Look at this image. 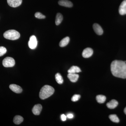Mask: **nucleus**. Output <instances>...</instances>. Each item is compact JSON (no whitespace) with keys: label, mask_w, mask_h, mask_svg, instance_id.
<instances>
[{"label":"nucleus","mask_w":126,"mask_h":126,"mask_svg":"<svg viewBox=\"0 0 126 126\" xmlns=\"http://www.w3.org/2000/svg\"><path fill=\"white\" fill-rule=\"evenodd\" d=\"M119 14L121 15L126 14V0H124L122 2L119 8Z\"/></svg>","instance_id":"6e6552de"},{"label":"nucleus","mask_w":126,"mask_h":126,"mask_svg":"<svg viewBox=\"0 0 126 126\" xmlns=\"http://www.w3.org/2000/svg\"><path fill=\"white\" fill-rule=\"evenodd\" d=\"M11 90L16 93L19 94L22 92V89L20 86L15 84H11L9 86Z\"/></svg>","instance_id":"9d476101"},{"label":"nucleus","mask_w":126,"mask_h":126,"mask_svg":"<svg viewBox=\"0 0 126 126\" xmlns=\"http://www.w3.org/2000/svg\"><path fill=\"white\" fill-rule=\"evenodd\" d=\"M3 36L5 39L14 40L18 39L20 37V34L18 32L14 30H9L6 31Z\"/></svg>","instance_id":"7ed1b4c3"},{"label":"nucleus","mask_w":126,"mask_h":126,"mask_svg":"<svg viewBox=\"0 0 126 126\" xmlns=\"http://www.w3.org/2000/svg\"><path fill=\"white\" fill-rule=\"evenodd\" d=\"M93 28L94 32L98 35H101L103 33V30L101 27L98 24L94 23L93 25Z\"/></svg>","instance_id":"1a4fd4ad"},{"label":"nucleus","mask_w":126,"mask_h":126,"mask_svg":"<svg viewBox=\"0 0 126 126\" xmlns=\"http://www.w3.org/2000/svg\"><path fill=\"white\" fill-rule=\"evenodd\" d=\"M35 16L36 18L39 19H45L46 16L39 12H37L35 14Z\"/></svg>","instance_id":"4be33fe9"},{"label":"nucleus","mask_w":126,"mask_h":126,"mask_svg":"<svg viewBox=\"0 0 126 126\" xmlns=\"http://www.w3.org/2000/svg\"><path fill=\"white\" fill-rule=\"evenodd\" d=\"M118 105V102L116 100L112 99L107 104V107L110 109L116 108Z\"/></svg>","instance_id":"4468645a"},{"label":"nucleus","mask_w":126,"mask_h":126,"mask_svg":"<svg viewBox=\"0 0 126 126\" xmlns=\"http://www.w3.org/2000/svg\"><path fill=\"white\" fill-rule=\"evenodd\" d=\"M69 41H70V38L68 36L65 37V38L63 39L60 42V46L62 47H65L68 44Z\"/></svg>","instance_id":"dca6fc26"},{"label":"nucleus","mask_w":126,"mask_h":126,"mask_svg":"<svg viewBox=\"0 0 126 126\" xmlns=\"http://www.w3.org/2000/svg\"><path fill=\"white\" fill-rule=\"evenodd\" d=\"M93 53V50L91 48H87L83 51L82 55L84 58H89L91 57Z\"/></svg>","instance_id":"0eeeda50"},{"label":"nucleus","mask_w":126,"mask_h":126,"mask_svg":"<svg viewBox=\"0 0 126 126\" xmlns=\"http://www.w3.org/2000/svg\"><path fill=\"white\" fill-rule=\"evenodd\" d=\"M109 118H110V119L113 122L116 123L119 122V118L116 115L114 114V115H110L109 116Z\"/></svg>","instance_id":"412c9836"},{"label":"nucleus","mask_w":126,"mask_h":126,"mask_svg":"<svg viewBox=\"0 0 126 126\" xmlns=\"http://www.w3.org/2000/svg\"><path fill=\"white\" fill-rule=\"evenodd\" d=\"M80 68L77 66H73L68 70V73L75 74L81 72Z\"/></svg>","instance_id":"2eb2a0df"},{"label":"nucleus","mask_w":126,"mask_h":126,"mask_svg":"<svg viewBox=\"0 0 126 126\" xmlns=\"http://www.w3.org/2000/svg\"><path fill=\"white\" fill-rule=\"evenodd\" d=\"M37 42L36 37L34 35H32L30 37V40L28 43V45L30 48L31 49H35L37 47Z\"/></svg>","instance_id":"39448f33"},{"label":"nucleus","mask_w":126,"mask_h":126,"mask_svg":"<svg viewBox=\"0 0 126 126\" xmlns=\"http://www.w3.org/2000/svg\"><path fill=\"white\" fill-rule=\"evenodd\" d=\"M67 119V116L64 114L61 115V119L63 121H65Z\"/></svg>","instance_id":"393cba45"},{"label":"nucleus","mask_w":126,"mask_h":126,"mask_svg":"<svg viewBox=\"0 0 126 126\" xmlns=\"http://www.w3.org/2000/svg\"><path fill=\"white\" fill-rule=\"evenodd\" d=\"M23 120L24 119L22 117L20 116L17 115L15 116L14 118V122L15 124L18 125L21 124L23 121Z\"/></svg>","instance_id":"a211bd4d"},{"label":"nucleus","mask_w":126,"mask_h":126,"mask_svg":"<svg viewBox=\"0 0 126 126\" xmlns=\"http://www.w3.org/2000/svg\"><path fill=\"white\" fill-rule=\"evenodd\" d=\"M97 102L99 103H103L106 101V97L103 95H98L96 97Z\"/></svg>","instance_id":"6ab92c4d"},{"label":"nucleus","mask_w":126,"mask_h":126,"mask_svg":"<svg viewBox=\"0 0 126 126\" xmlns=\"http://www.w3.org/2000/svg\"><path fill=\"white\" fill-rule=\"evenodd\" d=\"M67 117L69 119H72L74 117V115L72 113H69L67 115Z\"/></svg>","instance_id":"a878e982"},{"label":"nucleus","mask_w":126,"mask_h":126,"mask_svg":"<svg viewBox=\"0 0 126 126\" xmlns=\"http://www.w3.org/2000/svg\"><path fill=\"white\" fill-rule=\"evenodd\" d=\"M67 77L71 82H76L78 79L79 75L76 73H68Z\"/></svg>","instance_id":"ddd939ff"},{"label":"nucleus","mask_w":126,"mask_h":126,"mask_svg":"<svg viewBox=\"0 0 126 126\" xmlns=\"http://www.w3.org/2000/svg\"><path fill=\"white\" fill-rule=\"evenodd\" d=\"M7 2L10 6L16 7L21 5L22 0H7Z\"/></svg>","instance_id":"423d86ee"},{"label":"nucleus","mask_w":126,"mask_h":126,"mask_svg":"<svg viewBox=\"0 0 126 126\" xmlns=\"http://www.w3.org/2000/svg\"><path fill=\"white\" fill-rule=\"evenodd\" d=\"M2 63V65L5 67H11L15 65V61L13 58L7 57L3 60Z\"/></svg>","instance_id":"20e7f679"},{"label":"nucleus","mask_w":126,"mask_h":126,"mask_svg":"<svg viewBox=\"0 0 126 126\" xmlns=\"http://www.w3.org/2000/svg\"><path fill=\"white\" fill-rule=\"evenodd\" d=\"M63 17L62 14L58 13L56 14V19H55V24L56 25H59L61 24L63 20Z\"/></svg>","instance_id":"f3484780"},{"label":"nucleus","mask_w":126,"mask_h":126,"mask_svg":"<svg viewBox=\"0 0 126 126\" xmlns=\"http://www.w3.org/2000/svg\"><path fill=\"white\" fill-rule=\"evenodd\" d=\"M53 88L49 85H45L41 88L39 93L41 99H45L52 96L54 92Z\"/></svg>","instance_id":"f03ea898"},{"label":"nucleus","mask_w":126,"mask_h":126,"mask_svg":"<svg viewBox=\"0 0 126 126\" xmlns=\"http://www.w3.org/2000/svg\"><path fill=\"white\" fill-rule=\"evenodd\" d=\"M42 109V106L40 104L35 105L32 109V111L34 115H40Z\"/></svg>","instance_id":"9b49d317"},{"label":"nucleus","mask_w":126,"mask_h":126,"mask_svg":"<svg viewBox=\"0 0 126 126\" xmlns=\"http://www.w3.org/2000/svg\"><path fill=\"white\" fill-rule=\"evenodd\" d=\"M55 78L56 82L59 84H62L63 83V79L60 74L59 73L56 74L55 75Z\"/></svg>","instance_id":"aec40b11"},{"label":"nucleus","mask_w":126,"mask_h":126,"mask_svg":"<svg viewBox=\"0 0 126 126\" xmlns=\"http://www.w3.org/2000/svg\"><path fill=\"white\" fill-rule=\"evenodd\" d=\"M7 52V50L5 47L3 46L0 47V56L4 55Z\"/></svg>","instance_id":"5701e85b"},{"label":"nucleus","mask_w":126,"mask_h":126,"mask_svg":"<svg viewBox=\"0 0 126 126\" xmlns=\"http://www.w3.org/2000/svg\"><path fill=\"white\" fill-rule=\"evenodd\" d=\"M59 4L62 6L67 7H71L73 6V3L68 0H60L58 2Z\"/></svg>","instance_id":"f8f14e48"},{"label":"nucleus","mask_w":126,"mask_h":126,"mask_svg":"<svg viewBox=\"0 0 126 126\" xmlns=\"http://www.w3.org/2000/svg\"><path fill=\"white\" fill-rule=\"evenodd\" d=\"M124 112L125 113V114L126 115V107L124 109Z\"/></svg>","instance_id":"bb28decb"},{"label":"nucleus","mask_w":126,"mask_h":126,"mask_svg":"<svg viewBox=\"0 0 126 126\" xmlns=\"http://www.w3.org/2000/svg\"><path fill=\"white\" fill-rule=\"evenodd\" d=\"M81 96L79 94H75L72 97V101L73 102H77L80 99Z\"/></svg>","instance_id":"b1692460"},{"label":"nucleus","mask_w":126,"mask_h":126,"mask_svg":"<svg viewBox=\"0 0 126 126\" xmlns=\"http://www.w3.org/2000/svg\"><path fill=\"white\" fill-rule=\"evenodd\" d=\"M111 70L114 77L126 78V63L124 61L115 60L112 62Z\"/></svg>","instance_id":"f257e3e1"}]
</instances>
